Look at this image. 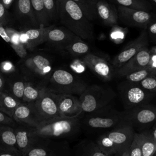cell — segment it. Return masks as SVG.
I'll use <instances>...</instances> for the list:
<instances>
[{"label":"cell","instance_id":"cell-1","mask_svg":"<svg viewBox=\"0 0 156 156\" xmlns=\"http://www.w3.org/2000/svg\"><path fill=\"white\" fill-rule=\"evenodd\" d=\"M57 15L62 24L82 40L94 39L93 27L90 20L73 0L58 2Z\"/></svg>","mask_w":156,"mask_h":156},{"label":"cell","instance_id":"cell-2","mask_svg":"<svg viewBox=\"0 0 156 156\" xmlns=\"http://www.w3.org/2000/svg\"><path fill=\"white\" fill-rule=\"evenodd\" d=\"M80 127L78 117H58L42 122L35 127H30L35 138L52 139L66 138L76 134Z\"/></svg>","mask_w":156,"mask_h":156},{"label":"cell","instance_id":"cell-3","mask_svg":"<svg viewBox=\"0 0 156 156\" xmlns=\"http://www.w3.org/2000/svg\"><path fill=\"white\" fill-rule=\"evenodd\" d=\"M116 96L112 88L102 85H88L79 96L82 113H91L106 107Z\"/></svg>","mask_w":156,"mask_h":156},{"label":"cell","instance_id":"cell-4","mask_svg":"<svg viewBox=\"0 0 156 156\" xmlns=\"http://www.w3.org/2000/svg\"><path fill=\"white\" fill-rule=\"evenodd\" d=\"M87 83L67 70L57 69L52 72L46 88L55 93H66L80 96L88 87Z\"/></svg>","mask_w":156,"mask_h":156},{"label":"cell","instance_id":"cell-5","mask_svg":"<svg viewBox=\"0 0 156 156\" xmlns=\"http://www.w3.org/2000/svg\"><path fill=\"white\" fill-rule=\"evenodd\" d=\"M118 90L125 110L149 104L155 95V93L143 88L138 83L127 80L119 85Z\"/></svg>","mask_w":156,"mask_h":156},{"label":"cell","instance_id":"cell-6","mask_svg":"<svg viewBox=\"0 0 156 156\" xmlns=\"http://www.w3.org/2000/svg\"><path fill=\"white\" fill-rule=\"evenodd\" d=\"M83 122L87 126L96 129H113L126 125L122 112H118L106 107L93 113H88Z\"/></svg>","mask_w":156,"mask_h":156},{"label":"cell","instance_id":"cell-7","mask_svg":"<svg viewBox=\"0 0 156 156\" xmlns=\"http://www.w3.org/2000/svg\"><path fill=\"white\" fill-rule=\"evenodd\" d=\"M126 125L133 127L146 126L156 122V106L143 105L122 112Z\"/></svg>","mask_w":156,"mask_h":156},{"label":"cell","instance_id":"cell-8","mask_svg":"<svg viewBox=\"0 0 156 156\" xmlns=\"http://www.w3.org/2000/svg\"><path fill=\"white\" fill-rule=\"evenodd\" d=\"M33 105L43 121L60 117L55 94L45 86L43 87L38 98Z\"/></svg>","mask_w":156,"mask_h":156},{"label":"cell","instance_id":"cell-9","mask_svg":"<svg viewBox=\"0 0 156 156\" xmlns=\"http://www.w3.org/2000/svg\"><path fill=\"white\" fill-rule=\"evenodd\" d=\"M65 144L55 143L50 139L37 138L35 144L26 156H69V149Z\"/></svg>","mask_w":156,"mask_h":156},{"label":"cell","instance_id":"cell-10","mask_svg":"<svg viewBox=\"0 0 156 156\" xmlns=\"http://www.w3.org/2000/svg\"><path fill=\"white\" fill-rule=\"evenodd\" d=\"M148 43L149 36L146 29H144L141 32L136 38L128 43V44L113 58L111 65L114 69L122 66L141 49L147 46Z\"/></svg>","mask_w":156,"mask_h":156},{"label":"cell","instance_id":"cell-11","mask_svg":"<svg viewBox=\"0 0 156 156\" xmlns=\"http://www.w3.org/2000/svg\"><path fill=\"white\" fill-rule=\"evenodd\" d=\"M118 20L122 23L146 29L147 25L154 20V15L148 11L129 9L118 5L117 8Z\"/></svg>","mask_w":156,"mask_h":156},{"label":"cell","instance_id":"cell-12","mask_svg":"<svg viewBox=\"0 0 156 156\" xmlns=\"http://www.w3.org/2000/svg\"><path fill=\"white\" fill-rule=\"evenodd\" d=\"M135 133L132 126L123 125L112 129L105 133L113 143L116 151V155L119 156L128 150Z\"/></svg>","mask_w":156,"mask_h":156},{"label":"cell","instance_id":"cell-13","mask_svg":"<svg viewBox=\"0 0 156 156\" xmlns=\"http://www.w3.org/2000/svg\"><path fill=\"white\" fill-rule=\"evenodd\" d=\"M87 68L104 81H110L114 75V68L105 59L88 53L82 57Z\"/></svg>","mask_w":156,"mask_h":156},{"label":"cell","instance_id":"cell-14","mask_svg":"<svg viewBox=\"0 0 156 156\" xmlns=\"http://www.w3.org/2000/svg\"><path fill=\"white\" fill-rule=\"evenodd\" d=\"M151 52L146 46L138 52L128 62L118 69H114V75L125 77L126 75L146 67L149 62Z\"/></svg>","mask_w":156,"mask_h":156},{"label":"cell","instance_id":"cell-15","mask_svg":"<svg viewBox=\"0 0 156 156\" xmlns=\"http://www.w3.org/2000/svg\"><path fill=\"white\" fill-rule=\"evenodd\" d=\"M12 118L18 124L30 127H37L43 122L36 112L33 103L21 102L15 109Z\"/></svg>","mask_w":156,"mask_h":156},{"label":"cell","instance_id":"cell-16","mask_svg":"<svg viewBox=\"0 0 156 156\" xmlns=\"http://www.w3.org/2000/svg\"><path fill=\"white\" fill-rule=\"evenodd\" d=\"M55 26H40L20 32V39L26 49L32 51L37 46L46 42L47 34Z\"/></svg>","mask_w":156,"mask_h":156},{"label":"cell","instance_id":"cell-17","mask_svg":"<svg viewBox=\"0 0 156 156\" xmlns=\"http://www.w3.org/2000/svg\"><path fill=\"white\" fill-rule=\"evenodd\" d=\"M55 94L60 117H78L82 113L79 98L69 94Z\"/></svg>","mask_w":156,"mask_h":156},{"label":"cell","instance_id":"cell-18","mask_svg":"<svg viewBox=\"0 0 156 156\" xmlns=\"http://www.w3.org/2000/svg\"><path fill=\"white\" fill-rule=\"evenodd\" d=\"M26 70L32 75L49 77L52 73L50 60L42 55H35L27 58L24 62Z\"/></svg>","mask_w":156,"mask_h":156},{"label":"cell","instance_id":"cell-19","mask_svg":"<svg viewBox=\"0 0 156 156\" xmlns=\"http://www.w3.org/2000/svg\"><path fill=\"white\" fill-rule=\"evenodd\" d=\"M77 37L66 27L57 28L54 26L48 32L46 42L58 49L65 50V48Z\"/></svg>","mask_w":156,"mask_h":156},{"label":"cell","instance_id":"cell-20","mask_svg":"<svg viewBox=\"0 0 156 156\" xmlns=\"http://www.w3.org/2000/svg\"><path fill=\"white\" fill-rule=\"evenodd\" d=\"M15 132L16 148L25 156L35 144L37 138L32 135L30 127L18 124L13 127Z\"/></svg>","mask_w":156,"mask_h":156},{"label":"cell","instance_id":"cell-21","mask_svg":"<svg viewBox=\"0 0 156 156\" xmlns=\"http://www.w3.org/2000/svg\"><path fill=\"white\" fill-rule=\"evenodd\" d=\"M97 16L107 26H113L117 24L118 15L117 10L104 0H97L96 2Z\"/></svg>","mask_w":156,"mask_h":156},{"label":"cell","instance_id":"cell-22","mask_svg":"<svg viewBox=\"0 0 156 156\" xmlns=\"http://www.w3.org/2000/svg\"><path fill=\"white\" fill-rule=\"evenodd\" d=\"M16 18L34 27H38L39 24L35 16L30 0H16L15 5Z\"/></svg>","mask_w":156,"mask_h":156},{"label":"cell","instance_id":"cell-23","mask_svg":"<svg viewBox=\"0 0 156 156\" xmlns=\"http://www.w3.org/2000/svg\"><path fill=\"white\" fill-rule=\"evenodd\" d=\"M20 102L21 101L12 94L3 91L0 93V110L11 118L13 117L14 112Z\"/></svg>","mask_w":156,"mask_h":156},{"label":"cell","instance_id":"cell-24","mask_svg":"<svg viewBox=\"0 0 156 156\" xmlns=\"http://www.w3.org/2000/svg\"><path fill=\"white\" fill-rule=\"evenodd\" d=\"M6 31L10 38L9 44L11 47L20 58H25L27 54V49L20 41V32L10 27H6Z\"/></svg>","mask_w":156,"mask_h":156},{"label":"cell","instance_id":"cell-25","mask_svg":"<svg viewBox=\"0 0 156 156\" xmlns=\"http://www.w3.org/2000/svg\"><path fill=\"white\" fill-rule=\"evenodd\" d=\"M65 50L74 57H83L90 53V48L82 38L77 37L65 48Z\"/></svg>","mask_w":156,"mask_h":156},{"label":"cell","instance_id":"cell-26","mask_svg":"<svg viewBox=\"0 0 156 156\" xmlns=\"http://www.w3.org/2000/svg\"><path fill=\"white\" fill-rule=\"evenodd\" d=\"M31 5L40 26H47L51 21L43 0H30Z\"/></svg>","mask_w":156,"mask_h":156},{"label":"cell","instance_id":"cell-27","mask_svg":"<svg viewBox=\"0 0 156 156\" xmlns=\"http://www.w3.org/2000/svg\"><path fill=\"white\" fill-rule=\"evenodd\" d=\"M0 142L4 146L16 148V136L13 127L8 125L0 124Z\"/></svg>","mask_w":156,"mask_h":156},{"label":"cell","instance_id":"cell-28","mask_svg":"<svg viewBox=\"0 0 156 156\" xmlns=\"http://www.w3.org/2000/svg\"><path fill=\"white\" fill-rule=\"evenodd\" d=\"M43 87H38L30 82L25 81L24 94L21 102L26 103L35 102L38 98Z\"/></svg>","mask_w":156,"mask_h":156},{"label":"cell","instance_id":"cell-29","mask_svg":"<svg viewBox=\"0 0 156 156\" xmlns=\"http://www.w3.org/2000/svg\"><path fill=\"white\" fill-rule=\"evenodd\" d=\"M118 5L123 6L129 9L142 10L149 12L152 7L146 0H112Z\"/></svg>","mask_w":156,"mask_h":156},{"label":"cell","instance_id":"cell-30","mask_svg":"<svg viewBox=\"0 0 156 156\" xmlns=\"http://www.w3.org/2000/svg\"><path fill=\"white\" fill-rule=\"evenodd\" d=\"M156 150V144L151 131L143 132L141 146V156H153Z\"/></svg>","mask_w":156,"mask_h":156},{"label":"cell","instance_id":"cell-31","mask_svg":"<svg viewBox=\"0 0 156 156\" xmlns=\"http://www.w3.org/2000/svg\"><path fill=\"white\" fill-rule=\"evenodd\" d=\"M83 12L86 16L90 20H93L96 16V2L97 0H73Z\"/></svg>","mask_w":156,"mask_h":156},{"label":"cell","instance_id":"cell-32","mask_svg":"<svg viewBox=\"0 0 156 156\" xmlns=\"http://www.w3.org/2000/svg\"><path fill=\"white\" fill-rule=\"evenodd\" d=\"M153 76H156V71L146 66L143 69L131 73L125 77L126 80L129 82L139 83L143 79Z\"/></svg>","mask_w":156,"mask_h":156},{"label":"cell","instance_id":"cell-33","mask_svg":"<svg viewBox=\"0 0 156 156\" xmlns=\"http://www.w3.org/2000/svg\"><path fill=\"white\" fill-rule=\"evenodd\" d=\"M80 156H114L108 155L103 152L96 143L88 141L85 143L81 148Z\"/></svg>","mask_w":156,"mask_h":156},{"label":"cell","instance_id":"cell-34","mask_svg":"<svg viewBox=\"0 0 156 156\" xmlns=\"http://www.w3.org/2000/svg\"><path fill=\"white\" fill-rule=\"evenodd\" d=\"M96 143L99 148L105 154L111 155H116L115 147L105 133L101 135L98 138Z\"/></svg>","mask_w":156,"mask_h":156},{"label":"cell","instance_id":"cell-35","mask_svg":"<svg viewBox=\"0 0 156 156\" xmlns=\"http://www.w3.org/2000/svg\"><path fill=\"white\" fill-rule=\"evenodd\" d=\"M143 140V132L135 133L133 140L128 149L129 156H141V146Z\"/></svg>","mask_w":156,"mask_h":156},{"label":"cell","instance_id":"cell-36","mask_svg":"<svg viewBox=\"0 0 156 156\" xmlns=\"http://www.w3.org/2000/svg\"><path fill=\"white\" fill-rule=\"evenodd\" d=\"M44 7L50 21H52L58 18L57 0H43Z\"/></svg>","mask_w":156,"mask_h":156},{"label":"cell","instance_id":"cell-37","mask_svg":"<svg viewBox=\"0 0 156 156\" xmlns=\"http://www.w3.org/2000/svg\"><path fill=\"white\" fill-rule=\"evenodd\" d=\"M25 87V81L17 80L15 82L12 86V95L20 101H22L24 90Z\"/></svg>","mask_w":156,"mask_h":156},{"label":"cell","instance_id":"cell-38","mask_svg":"<svg viewBox=\"0 0 156 156\" xmlns=\"http://www.w3.org/2000/svg\"><path fill=\"white\" fill-rule=\"evenodd\" d=\"M138 83L144 90L156 93V76L147 77Z\"/></svg>","mask_w":156,"mask_h":156},{"label":"cell","instance_id":"cell-39","mask_svg":"<svg viewBox=\"0 0 156 156\" xmlns=\"http://www.w3.org/2000/svg\"><path fill=\"white\" fill-rule=\"evenodd\" d=\"M0 156H25L17 148L0 144Z\"/></svg>","mask_w":156,"mask_h":156},{"label":"cell","instance_id":"cell-40","mask_svg":"<svg viewBox=\"0 0 156 156\" xmlns=\"http://www.w3.org/2000/svg\"><path fill=\"white\" fill-rule=\"evenodd\" d=\"M0 124L8 125L12 127H15L18 124V123L16 122L12 118L0 110Z\"/></svg>","mask_w":156,"mask_h":156},{"label":"cell","instance_id":"cell-41","mask_svg":"<svg viewBox=\"0 0 156 156\" xmlns=\"http://www.w3.org/2000/svg\"><path fill=\"white\" fill-rule=\"evenodd\" d=\"M71 69L77 74H81L83 73L85 69L87 66L83 63V62L81 60H75L71 64Z\"/></svg>","mask_w":156,"mask_h":156},{"label":"cell","instance_id":"cell-42","mask_svg":"<svg viewBox=\"0 0 156 156\" xmlns=\"http://www.w3.org/2000/svg\"><path fill=\"white\" fill-rule=\"evenodd\" d=\"M9 21V13L0 0V23L6 25Z\"/></svg>","mask_w":156,"mask_h":156},{"label":"cell","instance_id":"cell-43","mask_svg":"<svg viewBox=\"0 0 156 156\" xmlns=\"http://www.w3.org/2000/svg\"><path fill=\"white\" fill-rule=\"evenodd\" d=\"M146 30L148 36L153 38H156V20H153L150 22L146 27Z\"/></svg>","mask_w":156,"mask_h":156},{"label":"cell","instance_id":"cell-44","mask_svg":"<svg viewBox=\"0 0 156 156\" xmlns=\"http://www.w3.org/2000/svg\"><path fill=\"white\" fill-rule=\"evenodd\" d=\"M5 25L0 23V37L7 43H10V38L9 36L7 31H6V27H5Z\"/></svg>","mask_w":156,"mask_h":156},{"label":"cell","instance_id":"cell-45","mask_svg":"<svg viewBox=\"0 0 156 156\" xmlns=\"http://www.w3.org/2000/svg\"><path fill=\"white\" fill-rule=\"evenodd\" d=\"M147 66L151 69L156 71V54H151L150 60Z\"/></svg>","mask_w":156,"mask_h":156},{"label":"cell","instance_id":"cell-46","mask_svg":"<svg viewBox=\"0 0 156 156\" xmlns=\"http://www.w3.org/2000/svg\"><path fill=\"white\" fill-rule=\"evenodd\" d=\"M2 68L5 70V71H10L12 68H13V66L9 62H5L2 63Z\"/></svg>","mask_w":156,"mask_h":156},{"label":"cell","instance_id":"cell-47","mask_svg":"<svg viewBox=\"0 0 156 156\" xmlns=\"http://www.w3.org/2000/svg\"><path fill=\"white\" fill-rule=\"evenodd\" d=\"M2 4H3V5L7 9H9L10 7V6L12 5V3L13 2V1L15 0H1Z\"/></svg>","mask_w":156,"mask_h":156},{"label":"cell","instance_id":"cell-48","mask_svg":"<svg viewBox=\"0 0 156 156\" xmlns=\"http://www.w3.org/2000/svg\"><path fill=\"white\" fill-rule=\"evenodd\" d=\"M151 135H152L153 139L156 144V122H155L154 124V127H153L152 130L151 131Z\"/></svg>","mask_w":156,"mask_h":156},{"label":"cell","instance_id":"cell-49","mask_svg":"<svg viewBox=\"0 0 156 156\" xmlns=\"http://www.w3.org/2000/svg\"><path fill=\"white\" fill-rule=\"evenodd\" d=\"M4 87V80L2 76L0 74V93L3 91Z\"/></svg>","mask_w":156,"mask_h":156},{"label":"cell","instance_id":"cell-50","mask_svg":"<svg viewBox=\"0 0 156 156\" xmlns=\"http://www.w3.org/2000/svg\"><path fill=\"white\" fill-rule=\"evenodd\" d=\"M149 51H150L151 54H156V46H152V47L149 49Z\"/></svg>","mask_w":156,"mask_h":156},{"label":"cell","instance_id":"cell-51","mask_svg":"<svg viewBox=\"0 0 156 156\" xmlns=\"http://www.w3.org/2000/svg\"><path fill=\"white\" fill-rule=\"evenodd\" d=\"M119 156H129V152H128V150L124 151L121 155H120Z\"/></svg>","mask_w":156,"mask_h":156},{"label":"cell","instance_id":"cell-52","mask_svg":"<svg viewBox=\"0 0 156 156\" xmlns=\"http://www.w3.org/2000/svg\"><path fill=\"white\" fill-rule=\"evenodd\" d=\"M155 5H156V0H150Z\"/></svg>","mask_w":156,"mask_h":156},{"label":"cell","instance_id":"cell-53","mask_svg":"<svg viewBox=\"0 0 156 156\" xmlns=\"http://www.w3.org/2000/svg\"><path fill=\"white\" fill-rule=\"evenodd\" d=\"M153 156H156V150H155V152H154Z\"/></svg>","mask_w":156,"mask_h":156},{"label":"cell","instance_id":"cell-54","mask_svg":"<svg viewBox=\"0 0 156 156\" xmlns=\"http://www.w3.org/2000/svg\"><path fill=\"white\" fill-rule=\"evenodd\" d=\"M57 2H60V1H63V0H57Z\"/></svg>","mask_w":156,"mask_h":156},{"label":"cell","instance_id":"cell-55","mask_svg":"<svg viewBox=\"0 0 156 156\" xmlns=\"http://www.w3.org/2000/svg\"><path fill=\"white\" fill-rule=\"evenodd\" d=\"M0 144H1V142H0Z\"/></svg>","mask_w":156,"mask_h":156}]
</instances>
